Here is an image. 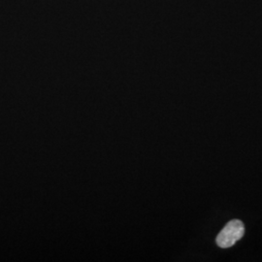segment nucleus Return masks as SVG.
Instances as JSON below:
<instances>
[{"mask_svg":"<svg viewBox=\"0 0 262 262\" xmlns=\"http://www.w3.org/2000/svg\"><path fill=\"white\" fill-rule=\"evenodd\" d=\"M245 234V225L239 220L227 223L216 237V244L223 249L230 248Z\"/></svg>","mask_w":262,"mask_h":262,"instance_id":"nucleus-1","label":"nucleus"}]
</instances>
